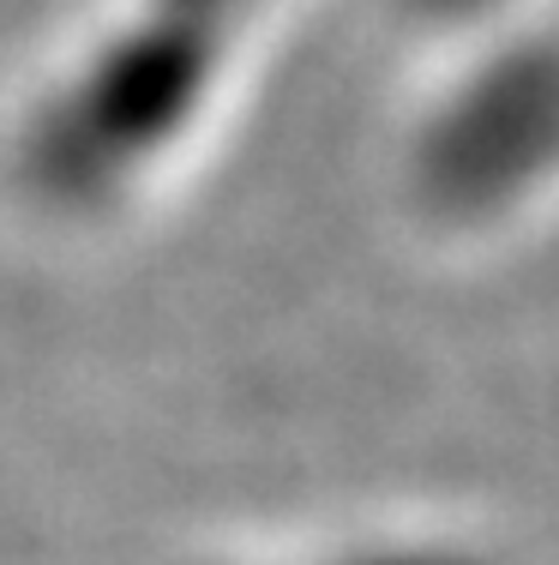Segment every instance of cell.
<instances>
[{
    "label": "cell",
    "mask_w": 559,
    "mask_h": 565,
    "mask_svg": "<svg viewBox=\"0 0 559 565\" xmlns=\"http://www.w3.org/2000/svg\"><path fill=\"white\" fill-rule=\"evenodd\" d=\"M301 0H90L0 127V199L103 247L205 174Z\"/></svg>",
    "instance_id": "1"
},
{
    "label": "cell",
    "mask_w": 559,
    "mask_h": 565,
    "mask_svg": "<svg viewBox=\"0 0 559 565\" xmlns=\"http://www.w3.org/2000/svg\"><path fill=\"white\" fill-rule=\"evenodd\" d=\"M391 186L433 253H505L559 223V12L428 55Z\"/></svg>",
    "instance_id": "2"
},
{
    "label": "cell",
    "mask_w": 559,
    "mask_h": 565,
    "mask_svg": "<svg viewBox=\"0 0 559 565\" xmlns=\"http://www.w3.org/2000/svg\"><path fill=\"white\" fill-rule=\"evenodd\" d=\"M157 565H536L529 547L487 511L439 500H385L271 518L193 535Z\"/></svg>",
    "instance_id": "3"
}]
</instances>
